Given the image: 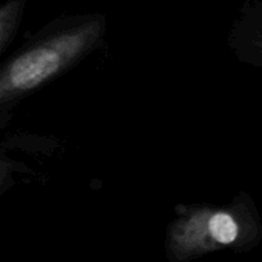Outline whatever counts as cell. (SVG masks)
<instances>
[{
	"label": "cell",
	"instance_id": "3",
	"mask_svg": "<svg viewBox=\"0 0 262 262\" xmlns=\"http://www.w3.org/2000/svg\"><path fill=\"white\" fill-rule=\"evenodd\" d=\"M227 42L239 62L262 68V0H245L241 5Z\"/></svg>",
	"mask_w": 262,
	"mask_h": 262
},
{
	"label": "cell",
	"instance_id": "2",
	"mask_svg": "<svg viewBox=\"0 0 262 262\" xmlns=\"http://www.w3.org/2000/svg\"><path fill=\"white\" fill-rule=\"evenodd\" d=\"M262 241L259 211L248 193L241 191L225 205L178 204L165 233L168 262H193L210 253H247Z\"/></svg>",
	"mask_w": 262,
	"mask_h": 262
},
{
	"label": "cell",
	"instance_id": "1",
	"mask_svg": "<svg viewBox=\"0 0 262 262\" xmlns=\"http://www.w3.org/2000/svg\"><path fill=\"white\" fill-rule=\"evenodd\" d=\"M103 14L62 16L0 63V126L25 97L45 88L93 54L105 39Z\"/></svg>",
	"mask_w": 262,
	"mask_h": 262
},
{
	"label": "cell",
	"instance_id": "4",
	"mask_svg": "<svg viewBox=\"0 0 262 262\" xmlns=\"http://www.w3.org/2000/svg\"><path fill=\"white\" fill-rule=\"evenodd\" d=\"M27 5L28 0H8L0 5V56L17 34Z\"/></svg>",
	"mask_w": 262,
	"mask_h": 262
},
{
	"label": "cell",
	"instance_id": "5",
	"mask_svg": "<svg viewBox=\"0 0 262 262\" xmlns=\"http://www.w3.org/2000/svg\"><path fill=\"white\" fill-rule=\"evenodd\" d=\"M25 173H31V170L25 164L8 158L0 150V199L16 184V176Z\"/></svg>",
	"mask_w": 262,
	"mask_h": 262
}]
</instances>
